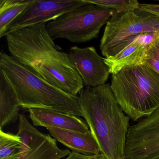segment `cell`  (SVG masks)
<instances>
[{"label": "cell", "mask_w": 159, "mask_h": 159, "mask_svg": "<svg viewBox=\"0 0 159 159\" xmlns=\"http://www.w3.org/2000/svg\"><path fill=\"white\" fill-rule=\"evenodd\" d=\"M110 85L124 112L133 120L159 108V74L146 62L112 74Z\"/></svg>", "instance_id": "4"}, {"label": "cell", "mask_w": 159, "mask_h": 159, "mask_svg": "<svg viewBox=\"0 0 159 159\" xmlns=\"http://www.w3.org/2000/svg\"><path fill=\"white\" fill-rule=\"evenodd\" d=\"M159 37L158 32L143 33L130 38V41L122 49L110 57L104 58L111 74L127 66L145 62L148 47Z\"/></svg>", "instance_id": "11"}, {"label": "cell", "mask_w": 159, "mask_h": 159, "mask_svg": "<svg viewBox=\"0 0 159 159\" xmlns=\"http://www.w3.org/2000/svg\"><path fill=\"white\" fill-rule=\"evenodd\" d=\"M5 38L11 56L47 82L73 96H78L83 89L69 54L55 43L46 24L17 30Z\"/></svg>", "instance_id": "1"}, {"label": "cell", "mask_w": 159, "mask_h": 159, "mask_svg": "<svg viewBox=\"0 0 159 159\" xmlns=\"http://www.w3.org/2000/svg\"><path fill=\"white\" fill-rule=\"evenodd\" d=\"M21 108L14 89L0 69V129L16 121Z\"/></svg>", "instance_id": "14"}, {"label": "cell", "mask_w": 159, "mask_h": 159, "mask_svg": "<svg viewBox=\"0 0 159 159\" xmlns=\"http://www.w3.org/2000/svg\"><path fill=\"white\" fill-rule=\"evenodd\" d=\"M34 126L54 127L78 132H86L88 125L77 116L51 109L30 108L27 110Z\"/></svg>", "instance_id": "12"}, {"label": "cell", "mask_w": 159, "mask_h": 159, "mask_svg": "<svg viewBox=\"0 0 159 159\" xmlns=\"http://www.w3.org/2000/svg\"><path fill=\"white\" fill-rule=\"evenodd\" d=\"M87 3L84 0H33L25 11L10 24L5 36L20 29L38 24H46Z\"/></svg>", "instance_id": "8"}, {"label": "cell", "mask_w": 159, "mask_h": 159, "mask_svg": "<svg viewBox=\"0 0 159 159\" xmlns=\"http://www.w3.org/2000/svg\"><path fill=\"white\" fill-rule=\"evenodd\" d=\"M47 129L53 138L73 152L88 156L100 153L98 144L90 129L86 132H81L54 127Z\"/></svg>", "instance_id": "13"}, {"label": "cell", "mask_w": 159, "mask_h": 159, "mask_svg": "<svg viewBox=\"0 0 159 159\" xmlns=\"http://www.w3.org/2000/svg\"><path fill=\"white\" fill-rule=\"evenodd\" d=\"M84 1L106 9L114 10L118 13L138 10L140 5L137 0H84Z\"/></svg>", "instance_id": "17"}, {"label": "cell", "mask_w": 159, "mask_h": 159, "mask_svg": "<svg viewBox=\"0 0 159 159\" xmlns=\"http://www.w3.org/2000/svg\"><path fill=\"white\" fill-rule=\"evenodd\" d=\"M124 159H159V108L129 126Z\"/></svg>", "instance_id": "7"}, {"label": "cell", "mask_w": 159, "mask_h": 159, "mask_svg": "<svg viewBox=\"0 0 159 159\" xmlns=\"http://www.w3.org/2000/svg\"><path fill=\"white\" fill-rule=\"evenodd\" d=\"M139 9L159 16V4H140Z\"/></svg>", "instance_id": "20"}, {"label": "cell", "mask_w": 159, "mask_h": 159, "mask_svg": "<svg viewBox=\"0 0 159 159\" xmlns=\"http://www.w3.org/2000/svg\"><path fill=\"white\" fill-rule=\"evenodd\" d=\"M23 151V140L19 135L0 129V159H19Z\"/></svg>", "instance_id": "16"}, {"label": "cell", "mask_w": 159, "mask_h": 159, "mask_svg": "<svg viewBox=\"0 0 159 159\" xmlns=\"http://www.w3.org/2000/svg\"><path fill=\"white\" fill-rule=\"evenodd\" d=\"M159 31V16L140 9L118 13L111 16L106 25L100 49L105 58L112 56L125 41L134 36Z\"/></svg>", "instance_id": "6"}, {"label": "cell", "mask_w": 159, "mask_h": 159, "mask_svg": "<svg viewBox=\"0 0 159 159\" xmlns=\"http://www.w3.org/2000/svg\"><path fill=\"white\" fill-rule=\"evenodd\" d=\"M0 69L14 89L22 108L47 109L83 117L78 96L52 85L2 51Z\"/></svg>", "instance_id": "3"}, {"label": "cell", "mask_w": 159, "mask_h": 159, "mask_svg": "<svg viewBox=\"0 0 159 159\" xmlns=\"http://www.w3.org/2000/svg\"><path fill=\"white\" fill-rule=\"evenodd\" d=\"M65 159H108L104 155L100 154L97 155H93V156H88V155H84L78 152H71L69 154L67 157Z\"/></svg>", "instance_id": "19"}, {"label": "cell", "mask_w": 159, "mask_h": 159, "mask_svg": "<svg viewBox=\"0 0 159 159\" xmlns=\"http://www.w3.org/2000/svg\"><path fill=\"white\" fill-rule=\"evenodd\" d=\"M78 96L83 117L100 153L108 159H124L130 118L124 114L110 84L83 88Z\"/></svg>", "instance_id": "2"}, {"label": "cell", "mask_w": 159, "mask_h": 159, "mask_svg": "<svg viewBox=\"0 0 159 159\" xmlns=\"http://www.w3.org/2000/svg\"><path fill=\"white\" fill-rule=\"evenodd\" d=\"M145 62L148 64L159 74V38L148 47Z\"/></svg>", "instance_id": "18"}, {"label": "cell", "mask_w": 159, "mask_h": 159, "mask_svg": "<svg viewBox=\"0 0 159 159\" xmlns=\"http://www.w3.org/2000/svg\"><path fill=\"white\" fill-rule=\"evenodd\" d=\"M33 0H0V38L5 36L10 24Z\"/></svg>", "instance_id": "15"}, {"label": "cell", "mask_w": 159, "mask_h": 159, "mask_svg": "<svg viewBox=\"0 0 159 159\" xmlns=\"http://www.w3.org/2000/svg\"><path fill=\"white\" fill-rule=\"evenodd\" d=\"M19 121L17 134L22 138L24 146L19 159H61L70 153L68 149L59 148L54 138L39 131L24 114H20Z\"/></svg>", "instance_id": "9"}, {"label": "cell", "mask_w": 159, "mask_h": 159, "mask_svg": "<svg viewBox=\"0 0 159 159\" xmlns=\"http://www.w3.org/2000/svg\"></svg>", "instance_id": "22"}, {"label": "cell", "mask_w": 159, "mask_h": 159, "mask_svg": "<svg viewBox=\"0 0 159 159\" xmlns=\"http://www.w3.org/2000/svg\"><path fill=\"white\" fill-rule=\"evenodd\" d=\"M158 2H159V1H158Z\"/></svg>", "instance_id": "21"}, {"label": "cell", "mask_w": 159, "mask_h": 159, "mask_svg": "<svg viewBox=\"0 0 159 159\" xmlns=\"http://www.w3.org/2000/svg\"><path fill=\"white\" fill-rule=\"evenodd\" d=\"M69 54L86 87L106 84L110 74L109 68L94 47L73 46Z\"/></svg>", "instance_id": "10"}, {"label": "cell", "mask_w": 159, "mask_h": 159, "mask_svg": "<svg viewBox=\"0 0 159 159\" xmlns=\"http://www.w3.org/2000/svg\"><path fill=\"white\" fill-rule=\"evenodd\" d=\"M116 13L87 3L46 23V30L53 40L63 39L73 43H84L98 38L101 28Z\"/></svg>", "instance_id": "5"}]
</instances>
